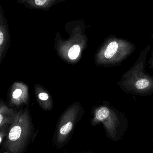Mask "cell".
Here are the masks:
<instances>
[{"instance_id":"9c48e42d","label":"cell","mask_w":153,"mask_h":153,"mask_svg":"<svg viewBox=\"0 0 153 153\" xmlns=\"http://www.w3.org/2000/svg\"><path fill=\"white\" fill-rule=\"evenodd\" d=\"M66 0H16L19 4L31 10L48 11L57 4Z\"/></svg>"},{"instance_id":"7c38bea8","label":"cell","mask_w":153,"mask_h":153,"mask_svg":"<svg viewBox=\"0 0 153 153\" xmlns=\"http://www.w3.org/2000/svg\"><path fill=\"white\" fill-rule=\"evenodd\" d=\"M10 125H6L0 127V144L1 145L4 142V138L7 136L8 134V128Z\"/></svg>"},{"instance_id":"4fadbf2b","label":"cell","mask_w":153,"mask_h":153,"mask_svg":"<svg viewBox=\"0 0 153 153\" xmlns=\"http://www.w3.org/2000/svg\"><path fill=\"white\" fill-rule=\"evenodd\" d=\"M148 64L149 65V68L153 69V50L152 52V55L150 60L148 61Z\"/></svg>"},{"instance_id":"52a82bcc","label":"cell","mask_w":153,"mask_h":153,"mask_svg":"<svg viewBox=\"0 0 153 153\" xmlns=\"http://www.w3.org/2000/svg\"><path fill=\"white\" fill-rule=\"evenodd\" d=\"M9 106L18 108L29 102V88L22 82H16L13 84L9 93Z\"/></svg>"},{"instance_id":"ba28073f","label":"cell","mask_w":153,"mask_h":153,"mask_svg":"<svg viewBox=\"0 0 153 153\" xmlns=\"http://www.w3.org/2000/svg\"><path fill=\"white\" fill-rule=\"evenodd\" d=\"M9 24L4 11L0 4V64L6 54L10 44Z\"/></svg>"},{"instance_id":"30bf717a","label":"cell","mask_w":153,"mask_h":153,"mask_svg":"<svg viewBox=\"0 0 153 153\" xmlns=\"http://www.w3.org/2000/svg\"><path fill=\"white\" fill-rule=\"evenodd\" d=\"M35 94L39 106L45 111H50L53 108V100L51 94L43 86L35 84Z\"/></svg>"},{"instance_id":"6da1fadb","label":"cell","mask_w":153,"mask_h":153,"mask_svg":"<svg viewBox=\"0 0 153 153\" xmlns=\"http://www.w3.org/2000/svg\"><path fill=\"white\" fill-rule=\"evenodd\" d=\"M65 28L69 38L63 39L59 32L57 33L54 39L55 48L62 60L68 63L75 64L80 61L87 46L86 26L82 20H78L67 22Z\"/></svg>"},{"instance_id":"5b68a950","label":"cell","mask_w":153,"mask_h":153,"mask_svg":"<svg viewBox=\"0 0 153 153\" xmlns=\"http://www.w3.org/2000/svg\"><path fill=\"white\" fill-rule=\"evenodd\" d=\"M84 113L83 108L79 102L69 106L59 119L56 131V141L58 144L65 143L78 120Z\"/></svg>"},{"instance_id":"8fae6325","label":"cell","mask_w":153,"mask_h":153,"mask_svg":"<svg viewBox=\"0 0 153 153\" xmlns=\"http://www.w3.org/2000/svg\"><path fill=\"white\" fill-rule=\"evenodd\" d=\"M18 111L6 106L4 102H0V127L10 125L15 120Z\"/></svg>"},{"instance_id":"7a4b0ae2","label":"cell","mask_w":153,"mask_h":153,"mask_svg":"<svg viewBox=\"0 0 153 153\" xmlns=\"http://www.w3.org/2000/svg\"><path fill=\"white\" fill-rule=\"evenodd\" d=\"M151 49V45L145 48L134 65L121 76L118 85L126 93L138 95L153 93V76L145 71L146 57Z\"/></svg>"},{"instance_id":"5bb4252c","label":"cell","mask_w":153,"mask_h":153,"mask_svg":"<svg viewBox=\"0 0 153 153\" xmlns=\"http://www.w3.org/2000/svg\"><path fill=\"white\" fill-rule=\"evenodd\" d=\"M3 153H9V152H4Z\"/></svg>"},{"instance_id":"3957f363","label":"cell","mask_w":153,"mask_h":153,"mask_svg":"<svg viewBox=\"0 0 153 153\" xmlns=\"http://www.w3.org/2000/svg\"><path fill=\"white\" fill-rule=\"evenodd\" d=\"M33 124L29 107L21 109L12 124L3 143V147L10 153H23L33 132Z\"/></svg>"},{"instance_id":"8992f818","label":"cell","mask_w":153,"mask_h":153,"mask_svg":"<svg viewBox=\"0 0 153 153\" xmlns=\"http://www.w3.org/2000/svg\"><path fill=\"white\" fill-rule=\"evenodd\" d=\"M119 114L118 111L110 105H101L94 110L92 125L94 126L102 123L107 134L110 137L115 138L120 123Z\"/></svg>"},{"instance_id":"277c9868","label":"cell","mask_w":153,"mask_h":153,"mask_svg":"<svg viewBox=\"0 0 153 153\" xmlns=\"http://www.w3.org/2000/svg\"><path fill=\"white\" fill-rule=\"evenodd\" d=\"M135 49V46L128 40L114 36L108 37L94 56L98 66L110 67L120 64Z\"/></svg>"}]
</instances>
